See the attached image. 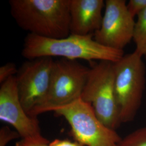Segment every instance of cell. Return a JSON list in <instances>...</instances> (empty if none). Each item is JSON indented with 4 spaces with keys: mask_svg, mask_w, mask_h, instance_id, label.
I'll use <instances>...</instances> for the list:
<instances>
[{
    "mask_svg": "<svg viewBox=\"0 0 146 146\" xmlns=\"http://www.w3.org/2000/svg\"><path fill=\"white\" fill-rule=\"evenodd\" d=\"M19 137L20 136L16 131L11 130L7 126L3 127L0 129V146H6L10 141Z\"/></svg>",
    "mask_w": 146,
    "mask_h": 146,
    "instance_id": "obj_13",
    "label": "cell"
},
{
    "mask_svg": "<svg viewBox=\"0 0 146 146\" xmlns=\"http://www.w3.org/2000/svg\"><path fill=\"white\" fill-rule=\"evenodd\" d=\"M89 69L76 60L61 58L54 61L47 95L29 115L37 117L81 98Z\"/></svg>",
    "mask_w": 146,
    "mask_h": 146,
    "instance_id": "obj_4",
    "label": "cell"
},
{
    "mask_svg": "<svg viewBox=\"0 0 146 146\" xmlns=\"http://www.w3.org/2000/svg\"><path fill=\"white\" fill-rule=\"evenodd\" d=\"M128 10L134 18L146 8V0H130L127 4Z\"/></svg>",
    "mask_w": 146,
    "mask_h": 146,
    "instance_id": "obj_15",
    "label": "cell"
},
{
    "mask_svg": "<svg viewBox=\"0 0 146 146\" xmlns=\"http://www.w3.org/2000/svg\"><path fill=\"white\" fill-rule=\"evenodd\" d=\"M115 93L122 123L134 119L141 106L146 84L142 58L134 52L114 62Z\"/></svg>",
    "mask_w": 146,
    "mask_h": 146,
    "instance_id": "obj_5",
    "label": "cell"
},
{
    "mask_svg": "<svg viewBox=\"0 0 146 146\" xmlns=\"http://www.w3.org/2000/svg\"><path fill=\"white\" fill-rule=\"evenodd\" d=\"M49 145L50 146H85L78 141H72L68 139H55L50 142Z\"/></svg>",
    "mask_w": 146,
    "mask_h": 146,
    "instance_id": "obj_16",
    "label": "cell"
},
{
    "mask_svg": "<svg viewBox=\"0 0 146 146\" xmlns=\"http://www.w3.org/2000/svg\"><path fill=\"white\" fill-rule=\"evenodd\" d=\"M64 117L70 126L75 141L85 146H118L122 138L115 130L103 124L95 115L92 105L81 98L52 110Z\"/></svg>",
    "mask_w": 146,
    "mask_h": 146,
    "instance_id": "obj_6",
    "label": "cell"
},
{
    "mask_svg": "<svg viewBox=\"0 0 146 146\" xmlns=\"http://www.w3.org/2000/svg\"><path fill=\"white\" fill-rule=\"evenodd\" d=\"M54 61L52 58L28 60L18 69L15 76L19 99L28 115L47 95Z\"/></svg>",
    "mask_w": 146,
    "mask_h": 146,
    "instance_id": "obj_7",
    "label": "cell"
},
{
    "mask_svg": "<svg viewBox=\"0 0 146 146\" xmlns=\"http://www.w3.org/2000/svg\"><path fill=\"white\" fill-rule=\"evenodd\" d=\"M11 14L22 29L40 36L62 38L70 34V0H10Z\"/></svg>",
    "mask_w": 146,
    "mask_h": 146,
    "instance_id": "obj_2",
    "label": "cell"
},
{
    "mask_svg": "<svg viewBox=\"0 0 146 146\" xmlns=\"http://www.w3.org/2000/svg\"><path fill=\"white\" fill-rule=\"evenodd\" d=\"M101 27L94 40L105 47L123 50L133 40L135 22L125 0H106Z\"/></svg>",
    "mask_w": 146,
    "mask_h": 146,
    "instance_id": "obj_8",
    "label": "cell"
},
{
    "mask_svg": "<svg viewBox=\"0 0 146 146\" xmlns=\"http://www.w3.org/2000/svg\"><path fill=\"white\" fill-rule=\"evenodd\" d=\"M81 99L92 105L95 115L108 128L115 131L120 126L114 62L101 61L90 68Z\"/></svg>",
    "mask_w": 146,
    "mask_h": 146,
    "instance_id": "obj_3",
    "label": "cell"
},
{
    "mask_svg": "<svg viewBox=\"0 0 146 146\" xmlns=\"http://www.w3.org/2000/svg\"><path fill=\"white\" fill-rule=\"evenodd\" d=\"M50 142H40L28 139H21L16 142L15 146H50Z\"/></svg>",
    "mask_w": 146,
    "mask_h": 146,
    "instance_id": "obj_17",
    "label": "cell"
},
{
    "mask_svg": "<svg viewBox=\"0 0 146 146\" xmlns=\"http://www.w3.org/2000/svg\"><path fill=\"white\" fill-rule=\"evenodd\" d=\"M18 69L16 68L15 64L14 63L9 62L0 67V83L4 82L8 78L17 73Z\"/></svg>",
    "mask_w": 146,
    "mask_h": 146,
    "instance_id": "obj_14",
    "label": "cell"
},
{
    "mask_svg": "<svg viewBox=\"0 0 146 146\" xmlns=\"http://www.w3.org/2000/svg\"><path fill=\"white\" fill-rule=\"evenodd\" d=\"M133 40L135 44L134 52L142 58H146V8L137 15Z\"/></svg>",
    "mask_w": 146,
    "mask_h": 146,
    "instance_id": "obj_11",
    "label": "cell"
},
{
    "mask_svg": "<svg viewBox=\"0 0 146 146\" xmlns=\"http://www.w3.org/2000/svg\"><path fill=\"white\" fill-rule=\"evenodd\" d=\"M104 7L103 0H70V34H94L101 26Z\"/></svg>",
    "mask_w": 146,
    "mask_h": 146,
    "instance_id": "obj_10",
    "label": "cell"
},
{
    "mask_svg": "<svg viewBox=\"0 0 146 146\" xmlns=\"http://www.w3.org/2000/svg\"><path fill=\"white\" fill-rule=\"evenodd\" d=\"M118 146H146V127L140 128L122 139Z\"/></svg>",
    "mask_w": 146,
    "mask_h": 146,
    "instance_id": "obj_12",
    "label": "cell"
},
{
    "mask_svg": "<svg viewBox=\"0 0 146 146\" xmlns=\"http://www.w3.org/2000/svg\"><path fill=\"white\" fill-rule=\"evenodd\" d=\"M0 120L12 125L22 139L50 142L42 135L37 117L28 115L21 104L15 76L1 84Z\"/></svg>",
    "mask_w": 146,
    "mask_h": 146,
    "instance_id": "obj_9",
    "label": "cell"
},
{
    "mask_svg": "<svg viewBox=\"0 0 146 146\" xmlns=\"http://www.w3.org/2000/svg\"><path fill=\"white\" fill-rule=\"evenodd\" d=\"M94 34L80 36L70 34L62 38H50L28 34L25 38L22 55L28 60L61 57L70 60L82 59L116 62L124 56L117 50L96 42Z\"/></svg>",
    "mask_w": 146,
    "mask_h": 146,
    "instance_id": "obj_1",
    "label": "cell"
}]
</instances>
